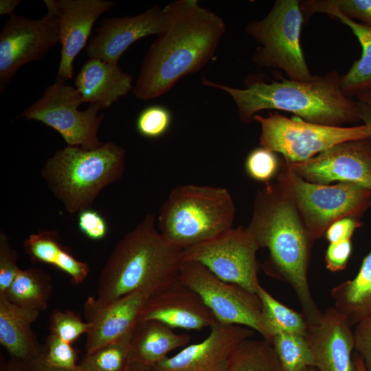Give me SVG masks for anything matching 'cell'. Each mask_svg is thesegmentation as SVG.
Wrapping results in <instances>:
<instances>
[{
  "mask_svg": "<svg viewBox=\"0 0 371 371\" xmlns=\"http://www.w3.org/2000/svg\"><path fill=\"white\" fill-rule=\"evenodd\" d=\"M258 247L247 227H232L182 250V260L202 264L220 279L256 293L258 280Z\"/></svg>",
  "mask_w": 371,
  "mask_h": 371,
  "instance_id": "8fae6325",
  "label": "cell"
},
{
  "mask_svg": "<svg viewBox=\"0 0 371 371\" xmlns=\"http://www.w3.org/2000/svg\"><path fill=\"white\" fill-rule=\"evenodd\" d=\"M300 8L305 23L316 12L326 14L348 26L358 39L361 47V56L346 74L341 75L340 85L344 93L353 98L371 88V27L345 16L325 0L300 1Z\"/></svg>",
  "mask_w": 371,
  "mask_h": 371,
  "instance_id": "7402d4cb",
  "label": "cell"
},
{
  "mask_svg": "<svg viewBox=\"0 0 371 371\" xmlns=\"http://www.w3.org/2000/svg\"><path fill=\"white\" fill-rule=\"evenodd\" d=\"M345 16L371 27V0H325Z\"/></svg>",
  "mask_w": 371,
  "mask_h": 371,
  "instance_id": "74e56055",
  "label": "cell"
},
{
  "mask_svg": "<svg viewBox=\"0 0 371 371\" xmlns=\"http://www.w3.org/2000/svg\"><path fill=\"white\" fill-rule=\"evenodd\" d=\"M353 360L357 371H367L362 357L356 352L353 355Z\"/></svg>",
  "mask_w": 371,
  "mask_h": 371,
  "instance_id": "7dc6e473",
  "label": "cell"
},
{
  "mask_svg": "<svg viewBox=\"0 0 371 371\" xmlns=\"http://www.w3.org/2000/svg\"><path fill=\"white\" fill-rule=\"evenodd\" d=\"M74 84L83 103L98 104L102 109L109 108L133 89V78L118 64L89 58L76 75Z\"/></svg>",
  "mask_w": 371,
  "mask_h": 371,
  "instance_id": "44dd1931",
  "label": "cell"
},
{
  "mask_svg": "<svg viewBox=\"0 0 371 371\" xmlns=\"http://www.w3.org/2000/svg\"><path fill=\"white\" fill-rule=\"evenodd\" d=\"M166 22L164 8L155 5L131 16L104 19L86 46L89 58L118 64L124 52L139 39L163 30Z\"/></svg>",
  "mask_w": 371,
  "mask_h": 371,
  "instance_id": "2e32d148",
  "label": "cell"
},
{
  "mask_svg": "<svg viewBox=\"0 0 371 371\" xmlns=\"http://www.w3.org/2000/svg\"><path fill=\"white\" fill-rule=\"evenodd\" d=\"M149 297L146 293L135 292L102 307L93 306L87 299L84 313L91 327L87 334L86 352L130 335Z\"/></svg>",
  "mask_w": 371,
  "mask_h": 371,
  "instance_id": "d6986e66",
  "label": "cell"
},
{
  "mask_svg": "<svg viewBox=\"0 0 371 371\" xmlns=\"http://www.w3.org/2000/svg\"><path fill=\"white\" fill-rule=\"evenodd\" d=\"M43 360L47 366L59 370H75L78 364L77 352L71 344L51 333L45 341Z\"/></svg>",
  "mask_w": 371,
  "mask_h": 371,
  "instance_id": "e575fe53",
  "label": "cell"
},
{
  "mask_svg": "<svg viewBox=\"0 0 371 371\" xmlns=\"http://www.w3.org/2000/svg\"><path fill=\"white\" fill-rule=\"evenodd\" d=\"M3 371H27V364L21 359L11 357L5 363Z\"/></svg>",
  "mask_w": 371,
  "mask_h": 371,
  "instance_id": "ee69618b",
  "label": "cell"
},
{
  "mask_svg": "<svg viewBox=\"0 0 371 371\" xmlns=\"http://www.w3.org/2000/svg\"><path fill=\"white\" fill-rule=\"evenodd\" d=\"M60 18V60L56 80L66 82L73 76L74 60L87 46L98 19L111 10L115 2L109 0H52Z\"/></svg>",
  "mask_w": 371,
  "mask_h": 371,
  "instance_id": "e0dca14e",
  "label": "cell"
},
{
  "mask_svg": "<svg viewBox=\"0 0 371 371\" xmlns=\"http://www.w3.org/2000/svg\"><path fill=\"white\" fill-rule=\"evenodd\" d=\"M265 184L256 192L247 229L259 249L269 251L262 265L265 272L290 286L310 326L322 315L308 278L313 241L284 189L277 182Z\"/></svg>",
  "mask_w": 371,
  "mask_h": 371,
  "instance_id": "7a4b0ae2",
  "label": "cell"
},
{
  "mask_svg": "<svg viewBox=\"0 0 371 371\" xmlns=\"http://www.w3.org/2000/svg\"><path fill=\"white\" fill-rule=\"evenodd\" d=\"M335 307L326 310L310 325L306 337L318 371H357L352 355L354 331Z\"/></svg>",
  "mask_w": 371,
  "mask_h": 371,
  "instance_id": "ffe728a7",
  "label": "cell"
},
{
  "mask_svg": "<svg viewBox=\"0 0 371 371\" xmlns=\"http://www.w3.org/2000/svg\"><path fill=\"white\" fill-rule=\"evenodd\" d=\"M254 121L260 126V145L279 153L289 163L306 161L344 142L371 137V126H332L306 122L299 117H286L275 111L267 116L258 113Z\"/></svg>",
  "mask_w": 371,
  "mask_h": 371,
  "instance_id": "9c48e42d",
  "label": "cell"
},
{
  "mask_svg": "<svg viewBox=\"0 0 371 371\" xmlns=\"http://www.w3.org/2000/svg\"><path fill=\"white\" fill-rule=\"evenodd\" d=\"M47 14L34 19L12 15L0 33V91L3 92L19 69L40 60L60 42V18L52 0L44 1Z\"/></svg>",
  "mask_w": 371,
  "mask_h": 371,
  "instance_id": "4fadbf2b",
  "label": "cell"
},
{
  "mask_svg": "<svg viewBox=\"0 0 371 371\" xmlns=\"http://www.w3.org/2000/svg\"><path fill=\"white\" fill-rule=\"evenodd\" d=\"M127 371H150V370L148 368L138 367V366L131 364Z\"/></svg>",
  "mask_w": 371,
  "mask_h": 371,
  "instance_id": "c3c4849f",
  "label": "cell"
},
{
  "mask_svg": "<svg viewBox=\"0 0 371 371\" xmlns=\"http://www.w3.org/2000/svg\"><path fill=\"white\" fill-rule=\"evenodd\" d=\"M171 122L172 115L167 108L151 105L140 112L136 121V128L143 137L158 138L168 131Z\"/></svg>",
  "mask_w": 371,
  "mask_h": 371,
  "instance_id": "836d02e7",
  "label": "cell"
},
{
  "mask_svg": "<svg viewBox=\"0 0 371 371\" xmlns=\"http://www.w3.org/2000/svg\"><path fill=\"white\" fill-rule=\"evenodd\" d=\"M362 225L359 218L346 217L333 223L326 231V239L330 243L351 240L355 231Z\"/></svg>",
  "mask_w": 371,
  "mask_h": 371,
  "instance_id": "60d3db41",
  "label": "cell"
},
{
  "mask_svg": "<svg viewBox=\"0 0 371 371\" xmlns=\"http://www.w3.org/2000/svg\"><path fill=\"white\" fill-rule=\"evenodd\" d=\"M280 362L282 371H303L315 367L314 355L306 336L279 333L270 342Z\"/></svg>",
  "mask_w": 371,
  "mask_h": 371,
  "instance_id": "f546056e",
  "label": "cell"
},
{
  "mask_svg": "<svg viewBox=\"0 0 371 371\" xmlns=\"http://www.w3.org/2000/svg\"><path fill=\"white\" fill-rule=\"evenodd\" d=\"M280 165V161L275 153L260 146L248 154L245 168L250 178L267 183L277 176Z\"/></svg>",
  "mask_w": 371,
  "mask_h": 371,
  "instance_id": "1f68e13d",
  "label": "cell"
},
{
  "mask_svg": "<svg viewBox=\"0 0 371 371\" xmlns=\"http://www.w3.org/2000/svg\"><path fill=\"white\" fill-rule=\"evenodd\" d=\"M179 281L199 295L218 322L245 326L261 334V303L256 293L220 279L193 261L182 262Z\"/></svg>",
  "mask_w": 371,
  "mask_h": 371,
  "instance_id": "7c38bea8",
  "label": "cell"
},
{
  "mask_svg": "<svg viewBox=\"0 0 371 371\" xmlns=\"http://www.w3.org/2000/svg\"><path fill=\"white\" fill-rule=\"evenodd\" d=\"M357 101L363 102L371 106V88L356 95Z\"/></svg>",
  "mask_w": 371,
  "mask_h": 371,
  "instance_id": "bcb514c9",
  "label": "cell"
},
{
  "mask_svg": "<svg viewBox=\"0 0 371 371\" xmlns=\"http://www.w3.org/2000/svg\"><path fill=\"white\" fill-rule=\"evenodd\" d=\"M191 336L155 320L138 322L131 338V364L150 368L171 351L188 346Z\"/></svg>",
  "mask_w": 371,
  "mask_h": 371,
  "instance_id": "cb8c5ba5",
  "label": "cell"
},
{
  "mask_svg": "<svg viewBox=\"0 0 371 371\" xmlns=\"http://www.w3.org/2000/svg\"><path fill=\"white\" fill-rule=\"evenodd\" d=\"M235 214L227 189L183 185L173 188L161 205L157 227L167 241L183 249L233 227Z\"/></svg>",
  "mask_w": 371,
  "mask_h": 371,
  "instance_id": "8992f818",
  "label": "cell"
},
{
  "mask_svg": "<svg viewBox=\"0 0 371 371\" xmlns=\"http://www.w3.org/2000/svg\"><path fill=\"white\" fill-rule=\"evenodd\" d=\"M341 75L333 70L315 75L310 81L282 78L267 82L260 75H249L245 88L238 89L201 79L203 85L229 94L235 102L239 120L245 124L266 109L293 113L314 124L344 126L361 122L357 101L346 95L340 85Z\"/></svg>",
  "mask_w": 371,
  "mask_h": 371,
  "instance_id": "3957f363",
  "label": "cell"
},
{
  "mask_svg": "<svg viewBox=\"0 0 371 371\" xmlns=\"http://www.w3.org/2000/svg\"><path fill=\"white\" fill-rule=\"evenodd\" d=\"M18 253L11 247L10 239L5 232H0V295L10 287L20 268L18 267Z\"/></svg>",
  "mask_w": 371,
  "mask_h": 371,
  "instance_id": "d590c367",
  "label": "cell"
},
{
  "mask_svg": "<svg viewBox=\"0 0 371 371\" xmlns=\"http://www.w3.org/2000/svg\"><path fill=\"white\" fill-rule=\"evenodd\" d=\"M182 250L155 227V216L143 220L117 241L103 267L96 297L87 300L102 307L135 292L150 296L179 282Z\"/></svg>",
  "mask_w": 371,
  "mask_h": 371,
  "instance_id": "277c9868",
  "label": "cell"
},
{
  "mask_svg": "<svg viewBox=\"0 0 371 371\" xmlns=\"http://www.w3.org/2000/svg\"><path fill=\"white\" fill-rule=\"evenodd\" d=\"M78 225L80 231L93 240H100L108 234L109 227L104 218L91 208L78 213Z\"/></svg>",
  "mask_w": 371,
  "mask_h": 371,
  "instance_id": "8d00e7d4",
  "label": "cell"
},
{
  "mask_svg": "<svg viewBox=\"0 0 371 371\" xmlns=\"http://www.w3.org/2000/svg\"><path fill=\"white\" fill-rule=\"evenodd\" d=\"M81 95L65 82L56 80L47 87L43 95L19 115L36 120L59 133L67 146L93 149L102 144L98 136L104 115H98L100 104H91L84 111Z\"/></svg>",
  "mask_w": 371,
  "mask_h": 371,
  "instance_id": "30bf717a",
  "label": "cell"
},
{
  "mask_svg": "<svg viewBox=\"0 0 371 371\" xmlns=\"http://www.w3.org/2000/svg\"><path fill=\"white\" fill-rule=\"evenodd\" d=\"M330 295L335 308L350 326L371 318V250L356 276L333 288Z\"/></svg>",
  "mask_w": 371,
  "mask_h": 371,
  "instance_id": "484cf974",
  "label": "cell"
},
{
  "mask_svg": "<svg viewBox=\"0 0 371 371\" xmlns=\"http://www.w3.org/2000/svg\"><path fill=\"white\" fill-rule=\"evenodd\" d=\"M355 326V350L362 357L366 370L371 371V318Z\"/></svg>",
  "mask_w": 371,
  "mask_h": 371,
  "instance_id": "ab89813d",
  "label": "cell"
},
{
  "mask_svg": "<svg viewBox=\"0 0 371 371\" xmlns=\"http://www.w3.org/2000/svg\"><path fill=\"white\" fill-rule=\"evenodd\" d=\"M102 346L86 355L78 364L80 371H127L131 366V338Z\"/></svg>",
  "mask_w": 371,
  "mask_h": 371,
  "instance_id": "4dcf8cb0",
  "label": "cell"
},
{
  "mask_svg": "<svg viewBox=\"0 0 371 371\" xmlns=\"http://www.w3.org/2000/svg\"><path fill=\"white\" fill-rule=\"evenodd\" d=\"M40 313L0 295V344L12 357L27 362L44 355L45 346L39 344L32 328Z\"/></svg>",
  "mask_w": 371,
  "mask_h": 371,
  "instance_id": "603a6c76",
  "label": "cell"
},
{
  "mask_svg": "<svg viewBox=\"0 0 371 371\" xmlns=\"http://www.w3.org/2000/svg\"><path fill=\"white\" fill-rule=\"evenodd\" d=\"M229 371H282L271 344L248 339L234 354Z\"/></svg>",
  "mask_w": 371,
  "mask_h": 371,
  "instance_id": "f1b7e54d",
  "label": "cell"
},
{
  "mask_svg": "<svg viewBox=\"0 0 371 371\" xmlns=\"http://www.w3.org/2000/svg\"><path fill=\"white\" fill-rule=\"evenodd\" d=\"M303 371H318L315 367H308L304 369Z\"/></svg>",
  "mask_w": 371,
  "mask_h": 371,
  "instance_id": "681fc988",
  "label": "cell"
},
{
  "mask_svg": "<svg viewBox=\"0 0 371 371\" xmlns=\"http://www.w3.org/2000/svg\"><path fill=\"white\" fill-rule=\"evenodd\" d=\"M52 293L49 274L43 269L31 267L20 269L6 292L0 295L16 305L41 312L47 308Z\"/></svg>",
  "mask_w": 371,
  "mask_h": 371,
  "instance_id": "83f0119b",
  "label": "cell"
},
{
  "mask_svg": "<svg viewBox=\"0 0 371 371\" xmlns=\"http://www.w3.org/2000/svg\"><path fill=\"white\" fill-rule=\"evenodd\" d=\"M261 303V335L271 342L277 334L284 333L306 336L308 322L302 313L293 310L274 298L260 285L256 290Z\"/></svg>",
  "mask_w": 371,
  "mask_h": 371,
  "instance_id": "4316f807",
  "label": "cell"
},
{
  "mask_svg": "<svg viewBox=\"0 0 371 371\" xmlns=\"http://www.w3.org/2000/svg\"><path fill=\"white\" fill-rule=\"evenodd\" d=\"M90 327L89 323L83 322L76 313L69 310H56L50 316V333L70 344L82 334L87 335Z\"/></svg>",
  "mask_w": 371,
  "mask_h": 371,
  "instance_id": "d6a6232c",
  "label": "cell"
},
{
  "mask_svg": "<svg viewBox=\"0 0 371 371\" xmlns=\"http://www.w3.org/2000/svg\"><path fill=\"white\" fill-rule=\"evenodd\" d=\"M276 182L293 202L313 241L322 237L337 221L360 218L371 207V191L346 182L320 184L307 181L280 160Z\"/></svg>",
  "mask_w": 371,
  "mask_h": 371,
  "instance_id": "52a82bcc",
  "label": "cell"
},
{
  "mask_svg": "<svg viewBox=\"0 0 371 371\" xmlns=\"http://www.w3.org/2000/svg\"><path fill=\"white\" fill-rule=\"evenodd\" d=\"M148 320L188 330L210 328L217 322L199 295L179 281L148 297L138 322Z\"/></svg>",
  "mask_w": 371,
  "mask_h": 371,
  "instance_id": "ac0fdd59",
  "label": "cell"
},
{
  "mask_svg": "<svg viewBox=\"0 0 371 371\" xmlns=\"http://www.w3.org/2000/svg\"><path fill=\"white\" fill-rule=\"evenodd\" d=\"M285 162L307 181L351 183L371 191V137L337 144L302 162Z\"/></svg>",
  "mask_w": 371,
  "mask_h": 371,
  "instance_id": "5bb4252c",
  "label": "cell"
},
{
  "mask_svg": "<svg viewBox=\"0 0 371 371\" xmlns=\"http://www.w3.org/2000/svg\"><path fill=\"white\" fill-rule=\"evenodd\" d=\"M20 2V0H1L0 14H8L10 16L14 15V10Z\"/></svg>",
  "mask_w": 371,
  "mask_h": 371,
  "instance_id": "7bdbcfd3",
  "label": "cell"
},
{
  "mask_svg": "<svg viewBox=\"0 0 371 371\" xmlns=\"http://www.w3.org/2000/svg\"><path fill=\"white\" fill-rule=\"evenodd\" d=\"M164 8V27L150 46L133 88L142 100L159 97L199 71L214 56L226 29L224 20L197 0H176Z\"/></svg>",
  "mask_w": 371,
  "mask_h": 371,
  "instance_id": "6da1fadb",
  "label": "cell"
},
{
  "mask_svg": "<svg viewBox=\"0 0 371 371\" xmlns=\"http://www.w3.org/2000/svg\"><path fill=\"white\" fill-rule=\"evenodd\" d=\"M357 104L361 121L371 126V106L359 101H357Z\"/></svg>",
  "mask_w": 371,
  "mask_h": 371,
  "instance_id": "f6af8a7d",
  "label": "cell"
},
{
  "mask_svg": "<svg viewBox=\"0 0 371 371\" xmlns=\"http://www.w3.org/2000/svg\"><path fill=\"white\" fill-rule=\"evenodd\" d=\"M43 356L44 355L41 357L25 362L27 371H80L78 367L76 369L71 370H59L52 368L45 363Z\"/></svg>",
  "mask_w": 371,
  "mask_h": 371,
  "instance_id": "b9f144b4",
  "label": "cell"
},
{
  "mask_svg": "<svg viewBox=\"0 0 371 371\" xmlns=\"http://www.w3.org/2000/svg\"><path fill=\"white\" fill-rule=\"evenodd\" d=\"M207 337L199 343L185 346L176 355L167 357L150 371H229L232 358L254 330L243 326L218 321Z\"/></svg>",
  "mask_w": 371,
  "mask_h": 371,
  "instance_id": "9a60e30c",
  "label": "cell"
},
{
  "mask_svg": "<svg viewBox=\"0 0 371 371\" xmlns=\"http://www.w3.org/2000/svg\"><path fill=\"white\" fill-rule=\"evenodd\" d=\"M25 253L35 262L48 264L67 274L75 284L85 280L89 273L87 262L78 260L61 243L56 229L39 230L23 243Z\"/></svg>",
  "mask_w": 371,
  "mask_h": 371,
  "instance_id": "d4e9b609",
  "label": "cell"
},
{
  "mask_svg": "<svg viewBox=\"0 0 371 371\" xmlns=\"http://www.w3.org/2000/svg\"><path fill=\"white\" fill-rule=\"evenodd\" d=\"M351 240L329 243L326 254V268L333 271H339L346 268L352 254Z\"/></svg>",
  "mask_w": 371,
  "mask_h": 371,
  "instance_id": "f35d334b",
  "label": "cell"
},
{
  "mask_svg": "<svg viewBox=\"0 0 371 371\" xmlns=\"http://www.w3.org/2000/svg\"><path fill=\"white\" fill-rule=\"evenodd\" d=\"M126 152L106 142L93 149L67 146L45 163L41 176L69 214L91 208L100 192L118 181L125 169Z\"/></svg>",
  "mask_w": 371,
  "mask_h": 371,
  "instance_id": "5b68a950",
  "label": "cell"
},
{
  "mask_svg": "<svg viewBox=\"0 0 371 371\" xmlns=\"http://www.w3.org/2000/svg\"><path fill=\"white\" fill-rule=\"evenodd\" d=\"M304 21L299 0H276L260 20H251L245 32L260 44L253 54L261 67L280 69L289 79L310 81L311 75L300 43Z\"/></svg>",
  "mask_w": 371,
  "mask_h": 371,
  "instance_id": "ba28073f",
  "label": "cell"
}]
</instances>
